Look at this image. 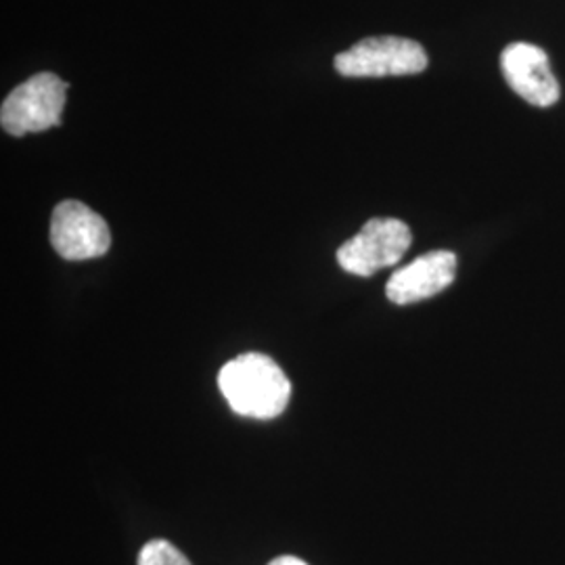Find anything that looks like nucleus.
I'll list each match as a JSON object with an SVG mask.
<instances>
[{"instance_id":"nucleus-1","label":"nucleus","mask_w":565,"mask_h":565,"mask_svg":"<svg viewBox=\"0 0 565 565\" xmlns=\"http://www.w3.org/2000/svg\"><path fill=\"white\" fill-rule=\"evenodd\" d=\"M218 387L233 413L252 419L279 417L291 398V382L270 356L247 352L218 373Z\"/></svg>"},{"instance_id":"nucleus-2","label":"nucleus","mask_w":565,"mask_h":565,"mask_svg":"<svg viewBox=\"0 0 565 565\" xmlns=\"http://www.w3.org/2000/svg\"><path fill=\"white\" fill-rule=\"evenodd\" d=\"M67 82L51 72H42L9 93L0 107L2 130L11 137H25L61 126L67 99Z\"/></svg>"},{"instance_id":"nucleus-3","label":"nucleus","mask_w":565,"mask_h":565,"mask_svg":"<svg viewBox=\"0 0 565 565\" xmlns=\"http://www.w3.org/2000/svg\"><path fill=\"white\" fill-rule=\"evenodd\" d=\"M333 65L345 78H387L422 74L429 57L419 42L401 36H373L335 55Z\"/></svg>"},{"instance_id":"nucleus-4","label":"nucleus","mask_w":565,"mask_h":565,"mask_svg":"<svg viewBox=\"0 0 565 565\" xmlns=\"http://www.w3.org/2000/svg\"><path fill=\"white\" fill-rule=\"evenodd\" d=\"M413 243L411 228L398 218H371L338 249V263L345 273L371 277L382 268L403 260Z\"/></svg>"},{"instance_id":"nucleus-5","label":"nucleus","mask_w":565,"mask_h":565,"mask_svg":"<svg viewBox=\"0 0 565 565\" xmlns=\"http://www.w3.org/2000/svg\"><path fill=\"white\" fill-rule=\"evenodd\" d=\"M51 245L63 260L82 263L102 258L111 247L109 224L78 200L57 203L51 216Z\"/></svg>"},{"instance_id":"nucleus-6","label":"nucleus","mask_w":565,"mask_h":565,"mask_svg":"<svg viewBox=\"0 0 565 565\" xmlns=\"http://www.w3.org/2000/svg\"><path fill=\"white\" fill-rule=\"evenodd\" d=\"M501 72L509 88L534 107H551L559 102L562 88L553 76L545 51L536 44L513 42L501 53Z\"/></svg>"},{"instance_id":"nucleus-7","label":"nucleus","mask_w":565,"mask_h":565,"mask_svg":"<svg viewBox=\"0 0 565 565\" xmlns=\"http://www.w3.org/2000/svg\"><path fill=\"white\" fill-rule=\"evenodd\" d=\"M457 277V256L446 249H436L396 270L385 285V296L392 303L422 302L438 296Z\"/></svg>"},{"instance_id":"nucleus-8","label":"nucleus","mask_w":565,"mask_h":565,"mask_svg":"<svg viewBox=\"0 0 565 565\" xmlns=\"http://www.w3.org/2000/svg\"><path fill=\"white\" fill-rule=\"evenodd\" d=\"M139 565H191V562L182 555L181 548L163 539H156L142 546Z\"/></svg>"},{"instance_id":"nucleus-9","label":"nucleus","mask_w":565,"mask_h":565,"mask_svg":"<svg viewBox=\"0 0 565 565\" xmlns=\"http://www.w3.org/2000/svg\"><path fill=\"white\" fill-rule=\"evenodd\" d=\"M268 565H308L303 564L302 559H298V557H291V555H285V557H277V559H273Z\"/></svg>"}]
</instances>
